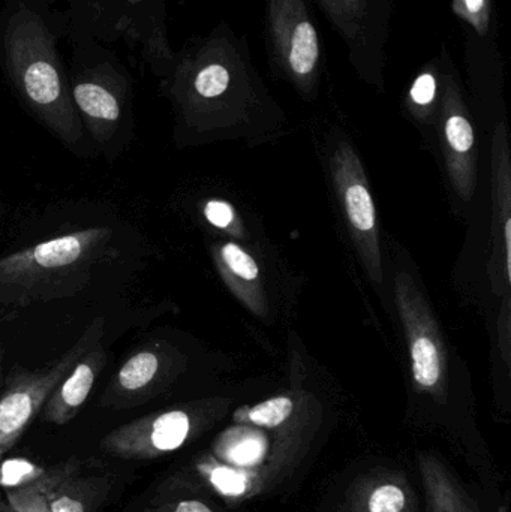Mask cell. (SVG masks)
I'll list each match as a JSON object with an SVG mask.
<instances>
[{"mask_svg":"<svg viewBox=\"0 0 511 512\" xmlns=\"http://www.w3.org/2000/svg\"><path fill=\"white\" fill-rule=\"evenodd\" d=\"M113 230L93 227L0 258V303L29 306L81 291L99 262L113 255Z\"/></svg>","mask_w":511,"mask_h":512,"instance_id":"1","label":"cell"},{"mask_svg":"<svg viewBox=\"0 0 511 512\" xmlns=\"http://www.w3.org/2000/svg\"><path fill=\"white\" fill-rule=\"evenodd\" d=\"M105 319L96 318L86 333L59 360L38 370L17 366L5 376L0 391V459L8 454L38 417L54 388L68 375L81 355L104 336Z\"/></svg>","mask_w":511,"mask_h":512,"instance_id":"2","label":"cell"},{"mask_svg":"<svg viewBox=\"0 0 511 512\" xmlns=\"http://www.w3.org/2000/svg\"><path fill=\"white\" fill-rule=\"evenodd\" d=\"M188 409H170L117 427L101 441V450L123 460H150L173 453L194 433Z\"/></svg>","mask_w":511,"mask_h":512,"instance_id":"3","label":"cell"},{"mask_svg":"<svg viewBox=\"0 0 511 512\" xmlns=\"http://www.w3.org/2000/svg\"><path fill=\"white\" fill-rule=\"evenodd\" d=\"M165 370L167 360L159 346L150 343L135 349L102 394V406L129 409L143 405L158 393Z\"/></svg>","mask_w":511,"mask_h":512,"instance_id":"4","label":"cell"},{"mask_svg":"<svg viewBox=\"0 0 511 512\" xmlns=\"http://www.w3.org/2000/svg\"><path fill=\"white\" fill-rule=\"evenodd\" d=\"M107 364V352L101 340L69 370L68 375L54 388L42 408V420L56 426H65L77 417L81 406L89 399L99 375Z\"/></svg>","mask_w":511,"mask_h":512,"instance_id":"5","label":"cell"},{"mask_svg":"<svg viewBox=\"0 0 511 512\" xmlns=\"http://www.w3.org/2000/svg\"><path fill=\"white\" fill-rule=\"evenodd\" d=\"M77 459L54 466L39 480L24 486L5 490V499L0 501V512H50L51 501L63 483L80 472Z\"/></svg>","mask_w":511,"mask_h":512,"instance_id":"6","label":"cell"},{"mask_svg":"<svg viewBox=\"0 0 511 512\" xmlns=\"http://www.w3.org/2000/svg\"><path fill=\"white\" fill-rule=\"evenodd\" d=\"M78 474L59 487L51 501L50 512H93L107 499L110 478Z\"/></svg>","mask_w":511,"mask_h":512,"instance_id":"7","label":"cell"},{"mask_svg":"<svg viewBox=\"0 0 511 512\" xmlns=\"http://www.w3.org/2000/svg\"><path fill=\"white\" fill-rule=\"evenodd\" d=\"M74 98L84 116L95 123L96 135L101 137V126H107V134H111V126L120 117V104L110 90L95 83H81L75 87Z\"/></svg>","mask_w":511,"mask_h":512,"instance_id":"8","label":"cell"},{"mask_svg":"<svg viewBox=\"0 0 511 512\" xmlns=\"http://www.w3.org/2000/svg\"><path fill=\"white\" fill-rule=\"evenodd\" d=\"M422 474L429 498V512H473L446 474L431 460L422 459Z\"/></svg>","mask_w":511,"mask_h":512,"instance_id":"9","label":"cell"},{"mask_svg":"<svg viewBox=\"0 0 511 512\" xmlns=\"http://www.w3.org/2000/svg\"><path fill=\"white\" fill-rule=\"evenodd\" d=\"M24 89L33 104L53 110L62 95L59 75L47 62H35L24 72Z\"/></svg>","mask_w":511,"mask_h":512,"instance_id":"10","label":"cell"},{"mask_svg":"<svg viewBox=\"0 0 511 512\" xmlns=\"http://www.w3.org/2000/svg\"><path fill=\"white\" fill-rule=\"evenodd\" d=\"M414 381L420 387L432 388L438 384L441 375L440 355L431 337L419 336L411 343Z\"/></svg>","mask_w":511,"mask_h":512,"instance_id":"11","label":"cell"},{"mask_svg":"<svg viewBox=\"0 0 511 512\" xmlns=\"http://www.w3.org/2000/svg\"><path fill=\"white\" fill-rule=\"evenodd\" d=\"M318 53L320 50H318L317 30L308 21L300 23L291 41V68L297 74H309L317 63Z\"/></svg>","mask_w":511,"mask_h":512,"instance_id":"12","label":"cell"},{"mask_svg":"<svg viewBox=\"0 0 511 512\" xmlns=\"http://www.w3.org/2000/svg\"><path fill=\"white\" fill-rule=\"evenodd\" d=\"M345 206L351 225L360 233H372L375 230V206L371 194L365 186L353 183L345 189Z\"/></svg>","mask_w":511,"mask_h":512,"instance_id":"13","label":"cell"},{"mask_svg":"<svg viewBox=\"0 0 511 512\" xmlns=\"http://www.w3.org/2000/svg\"><path fill=\"white\" fill-rule=\"evenodd\" d=\"M293 408V402L288 397H275L249 409L245 420L255 426L278 427L290 417Z\"/></svg>","mask_w":511,"mask_h":512,"instance_id":"14","label":"cell"},{"mask_svg":"<svg viewBox=\"0 0 511 512\" xmlns=\"http://www.w3.org/2000/svg\"><path fill=\"white\" fill-rule=\"evenodd\" d=\"M407 505L404 490L395 484H381L369 496L368 512H402Z\"/></svg>","mask_w":511,"mask_h":512,"instance_id":"15","label":"cell"},{"mask_svg":"<svg viewBox=\"0 0 511 512\" xmlns=\"http://www.w3.org/2000/svg\"><path fill=\"white\" fill-rule=\"evenodd\" d=\"M228 83H230V75L227 69L221 65H212L198 74L195 87L204 98H215L227 90Z\"/></svg>","mask_w":511,"mask_h":512,"instance_id":"16","label":"cell"},{"mask_svg":"<svg viewBox=\"0 0 511 512\" xmlns=\"http://www.w3.org/2000/svg\"><path fill=\"white\" fill-rule=\"evenodd\" d=\"M222 258H224L227 267L242 279L254 280L257 279L258 273H260L257 262L234 243H228L222 248Z\"/></svg>","mask_w":511,"mask_h":512,"instance_id":"17","label":"cell"},{"mask_svg":"<svg viewBox=\"0 0 511 512\" xmlns=\"http://www.w3.org/2000/svg\"><path fill=\"white\" fill-rule=\"evenodd\" d=\"M447 141L459 153L468 152L474 144L473 126L461 116H453L447 120Z\"/></svg>","mask_w":511,"mask_h":512,"instance_id":"18","label":"cell"},{"mask_svg":"<svg viewBox=\"0 0 511 512\" xmlns=\"http://www.w3.org/2000/svg\"><path fill=\"white\" fill-rule=\"evenodd\" d=\"M204 216L216 228H227L234 219L233 209L224 201H209L204 207Z\"/></svg>","mask_w":511,"mask_h":512,"instance_id":"19","label":"cell"},{"mask_svg":"<svg viewBox=\"0 0 511 512\" xmlns=\"http://www.w3.org/2000/svg\"><path fill=\"white\" fill-rule=\"evenodd\" d=\"M411 96L414 101L420 105H428L435 96V80L432 75L423 74L422 77L417 78L411 89Z\"/></svg>","mask_w":511,"mask_h":512,"instance_id":"20","label":"cell"},{"mask_svg":"<svg viewBox=\"0 0 511 512\" xmlns=\"http://www.w3.org/2000/svg\"><path fill=\"white\" fill-rule=\"evenodd\" d=\"M504 236H506L507 273H509V276H510V270H511V252H510V248H511V240H510V236H511V222L510 221L506 222V230H504Z\"/></svg>","mask_w":511,"mask_h":512,"instance_id":"21","label":"cell"},{"mask_svg":"<svg viewBox=\"0 0 511 512\" xmlns=\"http://www.w3.org/2000/svg\"><path fill=\"white\" fill-rule=\"evenodd\" d=\"M465 3H467L470 12L476 14V12L482 11L483 5H485V0H465Z\"/></svg>","mask_w":511,"mask_h":512,"instance_id":"22","label":"cell"},{"mask_svg":"<svg viewBox=\"0 0 511 512\" xmlns=\"http://www.w3.org/2000/svg\"><path fill=\"white\" fill-rule=\"evenodd\" d=\"M3 358H5V354H3L2 349H0V391H2L3 384H5V373H3Z\"/></svg>","mask_w":511,"mask_h":512,"instance_id":"23","label":"cell"}]
</instances>
